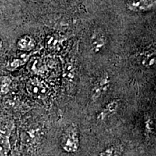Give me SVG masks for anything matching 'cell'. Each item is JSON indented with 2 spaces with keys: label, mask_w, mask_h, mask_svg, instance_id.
<instances>
[{
  "label": "cell",
  "mask_w": 156,
  "mask_h": 156,
  "mask_svg": "<svg viewBox=\"0 0 156 156\" xmlns=\"http://www.w3.org/2000/svg\"><path fill=\"white\" fill-rule=\"evenodd\" d=\"M60 146L67 153H75L80 148V134L77 126L70 124L60 136Z\"/></svg>",
  "instance_id": "1"
},
{
  "label": "cell",
  "mask_w": 156,
  "mask_h": 156,
  "mask_svg": "<svg viewBox=\"0 0 156 156\" xmlns=\"http://www.w3.org/2000/svg\"><path fill=\"white\" fill-rule=\"evenodd\" d=\"M111 86V78L108 73H104L98 77L93 83L91 89L90 97L93 101H96L108 92Z\"/></svg>",
  "instance_id": "2"
},
{
  "label": "cell",
  "mask_w": 156,
  "mask_h": 156,
  "mask_svg": "<svg viewBox=\"0 0 156 156\" xmlns=\"http://www.w3.org/2000/svg\"><path fill=\"white\" fill-rule=\"evenodd\" d=\"M155 6V0H129L126 8L134 12H144L153 9Z\"/></svg>",
  "instance_id": "3"
},
{
  "label": "cell",
  "mask_w": 156,
  "mask_h": 156,
  "mask_svg": "<svg viewBox=\"0 0 156 156\" xmlns=\"http://www.w3.org/2000/svg\"><path fill=\"white\" fill-rule=\"evenodd\" d=\"M119 106V101L117 99L112 100L105 105V106L101 109V112L97 115L98 120L103 122L105 121L108 117L112 116L118 110Z\"/></svg>",
  "instance_id": "4"
},
{
  "label": "cell",
  "mask_w": 156,
  "mask_h": 156,
  "mask_svg": "<svg viewBox=\"0 0 156 156\" xmlns=\"http://www.w3.org/2000/svg\"><path fill=\"white\" fill-rule=\"evenodd\" d=\"M44 85V83L38 80L32 79L27 83L26 88L28 92L33 96H41L46 92V89Z\"/></svg>",
  "instance_id": "5"
},
{
  "label": "cell",
  "mask_w": 156,
  "mask_h": 156,
  "mask_svg": "<svg viewBox=\"0 0 156 156\" xmlns=\"http://www.w3.org/2000/svg\"><path fill=\"white\" fill-rule=\"evenodd\" d=\"M107 42L106 36L101 31H95L91 36V46L95 52H99L105 47Z\"/></svg>",
  "instance_id": "6"
},
{
  "label": "cell",
  "mask_w": 156,
  "mask_h": 156,
  "mask_svg": "<svg viewBox=\"0 0 156 156\" xmlns=\"http://www.w3.org/2000/svg\"><path fill=\"white\" fill-rule=\"evenodd\" d=\"M124 147L122 144H111L98 154V156H122Z\"/></svg>",
  "instance_id": "7"
},
{
  "label": "cell",
  "mask_w": 156,
  "mask_h": 156,
  "mask_svg": "<svg viewBox=\"0 0 156 156\" xmlns=\"http://www.w3.org/2000/svg\"><path fill=\"white\" fill-rule=\"evenodd\" d=\"M141 63L144 67L150 68L155 64V51H147L142 53L141 56Z\"/></svg>",
  "instance_id": "8"
},
{
  "label": "cell",
  "mask_w": 156,
  "mask_h": 156,
  "mask_svg": "<svg viewBox=\"0 0 156 156\" xmlns=\"http://www.w3.org/2000/svg\"><path fill=\"white\" fill-rule=\"evenodd\" d=\"M17 46L20 49L24 51H29L32 49L34 46V40L30 36H25L21 38L17 42Z\"/></svg>",
  "instance_id": "9"
},
{
  "label": "cell",
  "mask_w": 156,
  "mask_h": 156,
  "mask_svg": "<svg viewBox=\"0 0 156 156\" xmlns=\"http://www.w3.org/2000/svg\"><path fill=\"white\" fill-rule=\"evenodd\" d=\"M10 83V80L7 77H2L0 78V92L5 93L8 91V88Z\"/></svg>",
  "instance_id": "10"
},
{
  "label": "cell",
  "mask_w": 156,
  "mask_h": 156,
  "mask_svg": "<svg viewBox=\"0 0 156 156\" xmlns=\"http://www.w3.org/2000/svg\"><path fill=\"white\" fill-rule=\"evenodd\" d=\"M145 129L146 131L148 133H153L154 132V129H155V126H154V122L153 119L150 117H147L145 119Z\"/></svg>",
  "instance_id": "11"
},
{
  "label": "cell",
  "mask_w": 156,
  "mask_h": 156,
  "mask_svg": "<svg viewBox=\"0 0 156 156\" xmlns=\"http://www.w3.org/2000/svg\"><path fill=\"white\" fill-rule=\"evenodd\" d=\"M9 156H20V153L17 150H12L11 153H9Z\"/></svg>",
  "instance_id": "12"
}]
</instances>
